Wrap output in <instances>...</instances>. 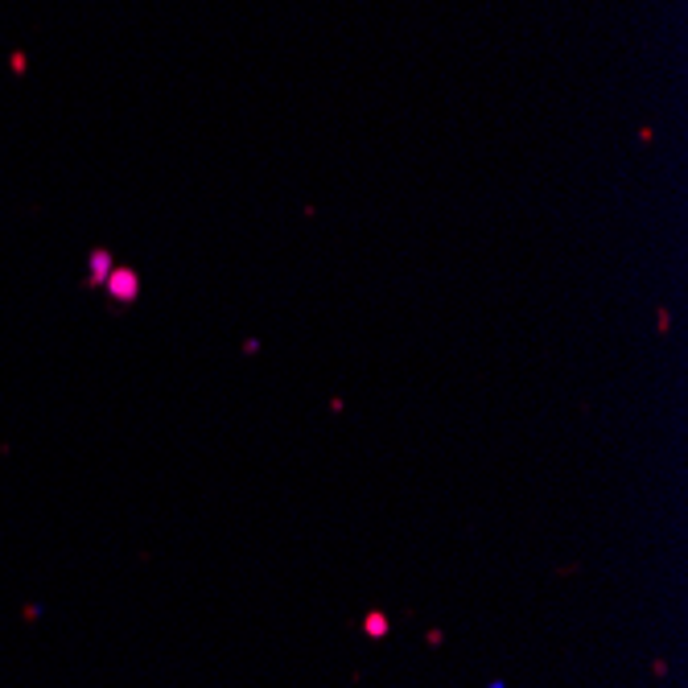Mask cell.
I'll use <instances>...</instances> for the list:
<instances>
[{
    "label": "cell",
    "mask_w": 688,
    "mask_h": 688,
    "mask_svg": "<svg viewBox=\"0 0 688 688\" xmlns=\"http://www.w3.org/2000/svg\"><path fill=\"white\" fill-rule=\"evenodd\" d=\"M103 285H108L112 289V297L116 301H132L136 293H141V281H136V272H112V281H103Z\"/></svg>",
    "instance_id": "cell-1"
},
{
    "label": "cell",
    "mask_w": 688,
    "mask_h": 688,
    "mask_svg": "<svg viewBox=\"0 0 688 688\" xmlns=\"http://www.w3.org/2000/svg\"><path fill=\"white\" fill-rule=\"evenodd\" d=\"M112 272V260H108V252H95L91 256V285H103V277Z\"/></svg>",
    "instance_id": "cell-2"
},
{
    "label": "cell",
    "mask_w": 688,
    "mask_h": 688,
    "mask_svg": "<svg viewBox=\"0 0 688 688\" xmlns=\"http://www.w3.org/2000/svg\"><path fill=\"white\" fill-rule=\"evenodd\" d=\"M367 631H371V635H384V631H388V623H384L380 614H371V618H367Z\"/></svg>",
    "instance_id": "cell-3"
}]
</instances>
